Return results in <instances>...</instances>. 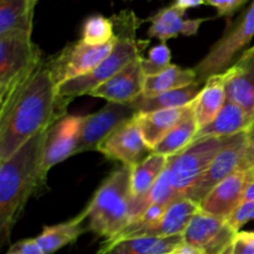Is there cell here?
Instances as JSON below:
<instances>
[{
  "label": "cell",
  "instance_id": "obj_1",
  "mask_svg": "<svg viewBox=\"0 0 254 254\" xmlns=\"http://www.w3.org/2000/svg\"><path fill=\"white\" fill-rule=\"evenodd\" d=\"M69 102L57 93L47 60L0 108V161L9 159L37 134L67 114Z\"/></svg>",
  "mask_w": 254,
  "mask_h": 254
},
{
  "label": "cell",
  "instance_id": "obj_2",
  "mask_svg": "<svg viewBox=\"0 0 254 254\" xmlns=\"http://www.w3.org/2000/svg\"><path fill=\"white\" fill-rule=\"evenodd\" d=\"M49 129L30 139L9 159L0 161L1 245L9 241L12 227L20 218L30 196L44 189L41 168Z\"/></svg>",
  "mask_w": 254,
  "mask_h": 254
},
{
  "label": "cell",
  "instance_id": "obj_3",
  "mask_svg": "<svg viewBox=\"0 0 254 254\" xmlns=\"http://www.w3.org/2000/svg\"><path fill=\"white\" fill-rule=\"evenodd\" d=\"M111 19L116 32L113 50L92 72L60 84L57 93L61 98L71 102L76 97L89 94L124 67L141 57V51L148 41L138 40L136 31L143 21L131 10H122Z\"/></svg>",
  "mask_w": 254,
  "mask_h": 254
},
{
  "label": "cell",
  "instance_id": "obj_4",
  "mask_svg": "<svg viewBox=\"0 0 254 254\" xmlns=\"http://www.w3.org/2000/svg\"><path fill=\"white\" fill-rule=\"evenodd\" d=\"M130 171L124 165L112 171L83 210L87 231L104 241L113 240L130 222Z\"/></svg>",
  "mask_w": 254,
  "mask_h": 254
},
{
  "label": "cell",
  "instance_id": "obj_5",
  "mask_svg": "<svg viewBox=\"0 0 254 254\" xmlns=\"http://www.w3.org/2000/svg\"><path fill=\"white\" fill-rule=\"evenodd\" d=\"M31 32L14 30L0 35V108L29 81L44 60Z\"/></svg>",
  "mask_w": 254,
  "mask_h": 254
},
{
  "label": "cell",
  "instance_id": "obj_6",
  "mask_svg": "<svg viewBox=\"0 0 254 254\" xmlns=\"http://www.w3.org/2000/svg\"><path fill=\"white\" fill-rule=\"evenodd\" d=\"M254 37V0L235 22L226 29L225 34L213 45L205 57L195 67L197 81L205 82L213 74L230 68Z\"/></svg>",
  "mask_w": 254,
  "mask_h": 254
},
{
  "label": "cell",
  "instance_id": "obj_7",
  "mask_svg": "<svg viewBox=\"0 0 254 254\" xmlns=\"http://www.w3.org/2000/svg\"><path fill=\"white\" fill-rule=\"evenodd\" d=\"M226 138H205L193 141L176 155L168 158V170L176 193L184 197L190 186L206 171L225 144Z\"/></svg>",
  "mask_w": 254,
  "mask_h": 254
},
{
  "label": "cell",
  "instance_id": "obj_8",
  "mask_svg": "<svg viewBox=\"0 0 254 254\" xmlns=\"http://www.w3.org/2000/svg\"><path fill=\"white\" fill-rule=\"evenodd\" d=\"M114 42L116 39L101 46H92L79 39L67 44L59 54L47 60L57 87L93 71L113 50Z\"/></svg>",
  "mask_w": 254,
  "mask_h": 254
},
{
  "label": "cell",
  "instance_id": "obj_9",
  "mask_svg": "<svg viewBox=\"0 0 254 254\" xmlns=\"http://www.w3.org/2000/svg\"><path fill=\"white\" fill-rule=\"evenodd\" d=\"M248 131L226 138L225 144L206 171L190 186L184 197L200 203L213 188L237 170L245 158Z\"/></svg>",
  "mask_w": 254,
  "mask_h": 254
},
{
  "label": "cell",
  "instance_id": "obj_10",
  "mask_svg": "<svg viewBox=\"0 0 254 254\" xmlns=\"http://www.w3.org/2000/svg\"><path fill=\"white\" fill-rule=\"evenodd\" d=\"M237 233L227 220L200 211L189 223L183 237L184 243L203 254H226Z\"/></svg>",
  "mask_w": 254,
  "mask_h": 254
},
{
  "label": "cell",
  "instance_id": "obj_11",
  "mask_svg": "<svg viewBox=\"0 0 254 254\" xmlns=\"http://www.w3.org/2000/svg\"><path fill=\"white\" fill-rule=\"evenodd\" d=\"M136 112L130 103L108 102L101 111L84 118L81 136L74 155L84 151L97 150L99 144L118 127L136 117Z\"/></svg>",
  "mask_w": 254,
  "mask_h": 254
},
{
  "label": "cell",
  "instance_id": "obj_12",
  "mask_svg": "<svg viewBox=\"0 0 254 254\" xmlns=\"http://www.w3.org/2000/svg\"><path fill=\"white\" fill-rule=\"evenodd\" d=\"M84 118L86 117L66 114L49 129L46 141H45L41 168V181L44 188L46 186L49 171L55 165L74 155L79 136H81Z\"/></svg>",
  "mask_w": 254,
  "mask_h": 254
},
{
  "label": "cell",
  "instance_id": "obj_13",
  "mask_svg": "<svg viewBox=\"0 0 254 254\" xmlns=\"http://www.w3.org/2000/svg\"><path fill=\"white\" fill-rule=\"evenodd\" d=\"M97 151L111 160L118 161L122 165L133 168L148 158L153 153V149L144 140L138 122L134 117L112 131L99 144Z\"/></svg>",
  "mask_w": 254,
  "mask_h": 254
},
{
  "label": "cell",
  "instance_id": "obj_14",
  "mask_svg": "<svg viewBox=\"0 0 254 254\" xmlns=\"http://www.w3.org/2000/svg\"><path fill=\"white\" fill-rule=\"evenodd\" d=\"M251 176L252 170H237L227 179L221 181L201 201V211L222 220H228L236 208L243 202V193Z\"/></svg>",
  "mask_w": 254,
  "mask_h": 254
},
{
  "label": "cell",
  "instance_id": "obj_15",
  "mask_svg": "<svg viewBox=\"0 0 254 254\" xmlns=\"http://www.w3.org/2000/svg\"><path fill=\"white\" fill-rule=\"evenodd\" d=\"M200 211V203L186 197L179 198V200L174 201L170 206H168L160 221L153 223V225L145 226L143 228H139V230L128 233V235L123 236L117 241L138 237L164 238L173 237V236H183L193 216Z\"/></svg>",
  "mask_w": 254,
  "mask_h": 254
},
{
  "label": "cell",
  "instance_id": "obj_16",
  "mask_svg": "<svg viewBox=\"0 0 254 254\" xmlns=\"http://www.w3.org/2000/svg\"><path fill=\"white\" fill-rule=\"evenodd\" d=\"M223 73L227 101L240 104L254 117V46L246 49Z\"/></svg>",
  "mask_w": 254,
  "mask_h": 254
},
{
  "label": "cell",
  "instance_id": "obj_17",
  "mask_svg": "<svg viewBox=\"0 0 254 254\" xmlns=\"http://www.w3.org/2000/svg\"><path fill=\"white\" fill-rule=\"evenodd\" d=\"M140 60L141 57H139L129 64L112 78L93 89L88 96L116 103H130L143 96L145 74Z\"/></svg>",
  "mask_w": 254,
  "mask_h": 254
},
{
  "label": "cell",
  "instance_id": "obj_18",
  "mask_svg": "<svg viewBox=\"0 0 254 254\" xmlns=\"http://www.w3.org/2000/svg\"><path fill=\"white\" fill-rule=\"evenodd\" d=\"M185 12L186 10L175 4L159 10L155 15L148 19L150 21L148 36L166 42V40L178 37L179 35H196L202 22L207 19H185Z\"/></svg>",
  "mask_w": 254,
  "mask_h": 254
},
{
  "label": "cell",
  "instance_id": "obj_19",
  "mask_svg": "<svg viewBox=\"0 0 254 254\" xmlns=\"http://www.w3.org/2000/svg\"><path fill=\"white\" fill-rule=\"evenodd\" d=\"M254 117L235 102L226 101L220 113L207 126L198 128L193 141L205 138H230L252 128ZM192 141V143H193Z\"/></svg>",
  "mask_w": 254,
  "mask_h": 254
},
{
  "label": "cell",
  "instance_id": "obj_20",
  "mask_svg": "<svg viewBox=\"0 0 254 254\" xmlns=\"http://www.w3.org/2000/svg\"><path fill=\"white\" fill-rule=\"evenodd\" d=\"M193 102L181 108L161 109L136 114V122L145 143L153 149L169 131L193 113Z\"/></svg>",
  "mask_w": 254,
  "mask_h": 254
},
{
  "label": "cell",
  "instance_id": "obj_21",
  "mask_svg": "<svg viewBox=\"0 0 254 254\" xmlns=\"http://www.w3.org/2000/svg\"><path fill=\"white\" fill-rule=\"evenodd\" d=\"M183 243V236L127 238L112 243H102L97 254H169Z\"/></svg>",
  "mask_w": 254,
  "mask_h": 254
},
{
  "label": "cell",
  "instance_id": "obj_22",
  "mask_svg": "<svg viewBox=\"0 0 254 254\" xmlns=\"http://www.w3.org/2000/svg\"><path fill=\"white\" fill-rule=\"evenodd\" d=\"M225 82L223 72L211 76L193 102V116L197 121L198 128L211 123L225 106L227 101Z\"/></svg>",
  "mask_w": 254,
  "mask_h": 254
},
{
  "label": "cell",
  "instance_id": "obj_23",
  "mask_svg": "<svg viewBox=\"0 0 254 254\" xmlns=\"http://www.w3.org/2000/svg\"><path fill=\"white\" fill-rule=\"evenodd\" d=\"M200 81H196L183 88L165 92L155 97L140 96L135 101L130 102V106L136 113H149V112L161 111V109H174L189 106L192 103L202 89Z\"/></svg>",
  "mask_w": 254,
  "mask_h": 254
},
{
  "label": "cell",
  "instance_id": "obj_24",
  "mask_svg": "<svg viewBox=\"0 0 254 254\" xmlns=\"http://www.w3.org/2000/svg\"><path fill=\"white\" fill-rule=\"evenodd\" d=\"M87 216L82 211L78 216L66 222L55 226H45L41 235L37 236L36 241L45 254H54L64 246L76 242L81 235L87 232Z\"/></svg>",
  "mask_w": 254,
  "mask_h": 254
},
{
  "label": "cell",
  "instance_id": "obj_25",
  "mask_svg": "<svg viewBox=\"0 0 254 254\" xmlns=\"http://www.w3.org/2000/svg\"><path fill=\"white\" fill-rule=\"evenodd\" d=\"M197 81V74L193 68L171 64L165 71L155 76L145 77L143 97H155L165 92L183 88Z\"/></svg>",
  "mask_w": 254,
  "mask_h": 254
},
{
  "label": "cell",
  "instance_id": "obj_26",
  "mask_svg": "<svg viewBox=\"0 0 254 254\" xmlns=\"http://www.w3.org/2000/svg\"><path fill=\"white\" fill-rule=\"evenodd\" d=\"M168 165V158L151 153L148 158L131 168L130 193L131 198H139L145 195L158 181Z\"/></svg>",
  "mask_w": 254,
  "mask_h": 254
},
{
  "label": "cell",
  "instance_id": "obj_27",
  "mask_svg": "<svg viewBox=\"0 0 254 254\" xmlns=\"http://www.w3.org/2000/svg\"><path fill=\"white\" fill-rule=\"evenodd\" d=\"M37 1L0 0V35L14 30L32 31V17Z\"/></svg>",
  "mask_w": 254,
  "mask_h": 254
},
{
  "label": "cell",
  "instance_id": "obj_28",
  "mask_svg": "<svg viewBox=\"0 0 254 254\" xmlns=\"http://www.w3.org/2000/svg\"><path fill=\"white\" fill-rule=\"evenodd\" d=\"M183 198L176 193L173 184H171L170 176H169L168 170H164L160 178L158 179L153 188L148 191L144 196L139 198H131L130 201V210H129V216L130 221L140 216L144 211L153 205H163L170 206L174 201Z\"/></svg>",
  "mask_w": 254,
  "mask_h": 254
},
{
  "label": "cell",
  "instance_id": "obj_29",
  "mask_svg": "<svg viewBox=\"0 0 254 254\" xmlns=\"http://www.w3.org/2000/svg\"><path fill=\"white\" fill-rule=\"evenodd\" d=\"M198 130V124L193 113L179 123L173 130L169 131L158 144L153 148L154 154L159 155L170 156L176 155L178 153L183 151L184 149L191 145Z\"/></svg>",
  "mask_w": 254,
  "mask_h": 254
},
{
  "label": "cell",
  "instance_id": "obj_30",
  "mask_svg": "<svg viewBox=\"0 0 254 254\" xmlns=\"http://www.w3.org/2000/svg\"><path fill=\"white\" fill-rule=\"evenodd\" d=\"M116 39L114 25L111 17L92 15L82 27V40L92 46H101Z\"/></svg>",
  "mask_w": 254,
  "mask_h": 254
},
{
  "label": "cell",
  "instance_id": "obj_31",
  "mask_svg": "<svg viewBox=\"0 0 254 254\" xmlns=\"http://www.w3.org/2000/svg\"><path fill=\"white\" fill-rule=\"evenodd\" d=\"M141 67L145 77L155 76L171 66V51L165 42L156 45L149 51L148 57H141Z\"/></svg>",
  "mask_w": 254,
  "mask_h": 254
},
{
  "label": "cell",
  "instance_id": "obj_32",
  "mask_svg": "<svg viewBox=\"0 0 254 254\" xmlns=\"http://www.w3.org/2000/svg\"><path fill=\"white\" fill-rule=\"evenodd\" d=\"M227 221L237 232H240L246 223L254 221V201H243Z\"/></svg>",
  "mask_w": 254,
  "mask_h": 254
},
{
  "label": "cell",
  "instance_id": "obj_33",
  "mask_svg": "<svg viewBox=\"0 0 254 254\" xmlns=\"http://www.w3.org/2000/svg\"><path fill=\"white\" fill-rule=\"evenodd\" d=\"M226 254H254V232H238Z\"/></svg>",
  "mask_w": 254,
  "mask_h": 254
},
{
  "label": "cell",
  "instance_id": "obj_34",
  "mask_svg": "<svg viewBox=\"0 0 254 254\" xmlns=\"http://www.w3.org/2000/svg\"><path fill=\"white\" fill-rule=\"evenodd\" d=\"M248 0H205L207 5L216 7L220 17H231Z\"/></svg>",
  "mask_w": 254,
  "mask_h": 254
},
{
  "label": "cell",
  "instance_id": "obj_35",
  "mask_svg": "<svg viewBox=\"0 0 254 254\" xmlns=\"http://www.w3.org/2000/svg\"><path fill=\"white\" fill-rule=\"evenodd\" d=\"M10 251L17 254H45L36 238H27V240L19 241L10 247Z\"/></svg>",
  "mask_w": 254,
  "mask_h": 254
},
{
  "label": "cell",
  "instance_id": "obj_36",
  "mask_svg": "<svg viewBox=\"0 0 254 254\" xmlns=\"http://www.w3.org/2000/svg\"><path fill=\"white\" fill-rule=\"evenodd\" d=\"M240 170L241 171L254 170V123L252 128L248 130L247 149H246L245 158H243L242 164H241Z\"/></svg>",
  "mask_w": 254,
  "mask_h": 254
},
{
  "label": "cell",
  "instance_id": "obj_37",
  "mask_svg": "<svg viewBox=\"0 0 254 254\" xmlns=\"http://www.w3.org/2000/svg\"><path fill=\"white\" fill-rule=\"evenodd\" d=\"M175 5H178L179 7L184 10L191 9V7H197L201 6L202 4H206L205 0H175L174 2Z\"/></svg>",
  "mask_w": 254,
  "mask_h": 254
},
{
  "label": "cell",
  "instance_id": "obj_38",
  "mask_svg": "<svg viewBox=\"0 0 254 254\" xmlns=\"http://www.w3.org/2000/svg\"><path fill=\"white\" fill-rule=\"evenodd\" d=\"M169 254H203L200 250L192 247V246H189L186 243H183L180 247H178L176 250H174L173 252Z\"/></svg>",
  "mask_w": 254,
  "mask_h": 254
},
{
  "label": "cell",
  "instance_id": "obj_39",
  "mask_svg": "<svg viewBox=\"0 0 254 254\" xmlns=\"http://www.w3.org/2000/svg\"><path fill=\"white\" fill-rule=\"evenodd\" d=\"M243 201H254V170H252V176H251L250 181L246 186Z\"/></svg>",
  "mask_w": 254,
  "mask_h": 254
},
{
  "label": "cell",
  "instance_id": "obj_40",
  "mask_svg": "<svg viewBox=\"0 0 254 254\" xmlns=\"http://www.w3.org/2000/svg\"><path fill=\"white\" fill-rule=\"evenodd\" d=\"M7 254H17V253H15V252H12V251H10V250H9V252H7Z\"/></svg>",
  "mask_w": 254,
  "mask_h": 254
},
{
  "label": "cell",
  "instance_id": "obj_41",
  "mask_svg": "<svg viewBox=\"0 0 254 254\" xmlns=\"http://www.w3.org/2000/svg\"><path fill=\"white\" fill-rule=\"evenodd\" d=\"M127 1H128V0H127Z\"/></svg>",
  "mask_w": 254,
  "mask_h": 254
}]
</instances>
